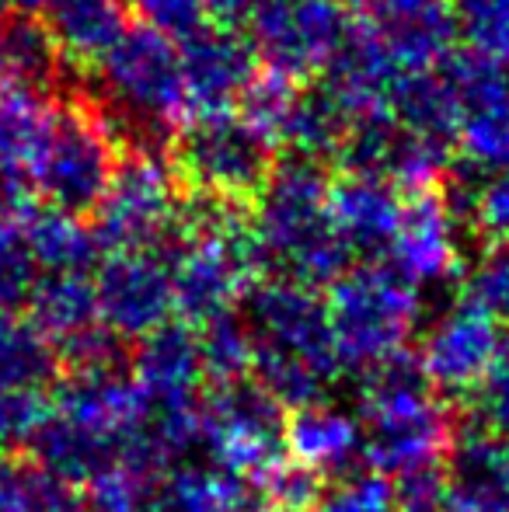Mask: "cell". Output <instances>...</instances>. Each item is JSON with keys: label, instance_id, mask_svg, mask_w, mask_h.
<instances>
[{"label": "cell", "instance_id": "36", "mask_svg": "<svg viewBox=\"0 0 509 512\" xmlns=\"http://www.w3.org/2000/svg\"><path fill=\"white\" fill-rule=\"evenodd\" d=\"M450 11L464 49L509 70V0H454Z\"/></svg>", "mask_w": 509, "mask_h": 512}, {"label": "cell", "instance_id": "21", "mask_svg": "<svg viewBox=\"0 0 509 512\" xmlns=\"http://www.w3.org/2000/svg\"><path fill=\"white\" fill-rule=\"evenodd\" d=\"M286 457L304 464L318 478L353 474L363 457V425L356 415L335 405H307L286 418Z\"/></svg>", "mask_w": 509, "mask_h": 512}, {"label": "cell", "instance_id": "43", "mask_svg": "<svg viewBox=\"0 0 509 512\" xmlns=\"http://www.w3.org/2000/svg\"><path fill=\"white\" fill-rule=\"evenodd\" d=\"M468 300L509 328V244H489L468 276Z\"/></svg>", "mask_w": 509, "mask_h": 512}, {"label": "cell", "instance_id": "15", "mask_svg": "<svg viewBox=\"0 0 509 512\" xmlns=\"http://www.w3.org/2000/svg\"><path fill=\"white\" fill-rule=\"evenodd\" d=\"M387 269L408 286H443L461 272V220L443 192H422L405 199V216L387 248Z\"/></svg>", "mask_w": 509, "mask_h": 512}, {"label": "cell", "instance_id": "49", "mask_svg": "<svg viewBox=\"0 0 509 512\" xmlns=\"http://www.w3.org/2000/svg\"><path fill=\"white\" fill-rule=\"evenodd\" d=\"M56 0H4V7H14L18 14H35V11H49Z\"/></svg>", "mask_w": 509, "mask_h": 512}, {"label": "cell", "instance_id": "16", "mask_svg": "<svg viewBox=\"0 0 509 512\" xmlns=\"http://www.w3.org/2000/svg\"><path fill=\"white\" fill-rule=\"evenodd\" d=\"M136 391L143 394L147 415H182L199 411L203 398V359H199V338L192 324H164L147 335L133 352Z\"/></svg>", "mask_w": 509, "mask_h": 512}, {"label": "cell", "instance_id": "24", "mask_svg": "<svg viewBox=\"0 0 509 512\" xmlns=\"http://www.w3.org/2000/svg\"><path fill=\"white\" fill-rule=\"evenodd\" d=\"M60 60L95 70L126 35V11L119 0H56L46 21Z\"/></svg>", "mask_w": 509, "mask_h": 512}, {"label": "cell", "instance_id": "42", "mask_svg": "<svg viewBox=\"0 0 509 512\" xmlns=\"http://www.w3.org/2000/svg\"><path fill=\"white\" fill-rule=\"evenodd\" d=\"M468 415L475 422V432L509 443V345L499 356V363L489 370V377L471 391Z\"/></svg>", "mask_w": 509, "mask_h": 512}, {"label": "cell", "instance_id": "7", "mask_svg": "<svg viewBox=\"0 0 509 512\" xmlns=\"http://www.w3.org/2000/svg\"><path fill=\"white\" fill-rule=\"evenodd\" d=\"M325 304L342 370L363 377L405 352L422 314L419 290L384 265L349 269L332 283Z\"/></svg>", "mask_w": 509, "mask_h": 512}, {"label": "cell", "instance_id": "8", "mask_svg": "<svg viewBox=\"0 0 509 512\" xmlns=\"http://www.w3.org/2000/svg\"><path fill=\"white\" fill-rule=\"evenodd\" d=\"M116 164V133L105 115L81 105H56L28 164V192L63 213H95Z\"/></svg>", "mask_w": 509, "mask_h": 512}, {"label": "cell", "instance_id": "17", "mask_svg": "<svg viewBox=\"0 0 509 512\" xmlns=\"http://www.w3.org/2000/svg\"><path fill=\"white\" fill-rule=\"evenodd\" d=\"M178 53H182L185 98H189L192 119L231 112L258 77L252 42L227 25H210L203 35L178 46Z\"/></svg>", "mask_w": 509, "mask_h": 512}, {"label": "cell", "instance_id": "10", "mask_svg": "<svg viewBox=\"0 0 509 512\" xmlns=\"http://www.w3.org/2000/svg\"><path fill=\"white\" fill-rule=\"evenodd\" d=\"M175 171L185 185L213 203H241L258 196L272 175V143L241 119V112L196 115L178 133Z\"/></svg>", "mask_w": 509, "mask_h": 512}, {"label": "cell", "instance_id": "12", "mask_svg": "<svg viewBox=\"0 0 509 512\" xmlns=\"http://www.w3.org/2000/svg\"><path fill=\"white\" fill-rule=\"evenodd\" d=\"M349 28L342 0H258L248 18V42L269 74L300 84L325 74Z\"/></svg>", "mask_w": 509, "mask_h": 512}, {"label": "cell", "instance_id": "34", "mask_svg": "<svg viewBox=\"0 0 509 512\" xmlns=\"http://www.w3.org/2000/svg\"><path fill=\"white\" fill-rule=\"evenodd\" d=\"M199 359H203V373L213 387L238 384L252 373V335H248L245 317L224 314L213 321L199 324Z\"/></svg>", "mask_w": 509, "mask_h": 512}, {"label": "cell", "instance_id": "23", "mask_svg": "<svg viewBox=\"0 0 509 512\" xmlns=\"http://www.w3.org/2000/svg\"><path fill=\"white\" fill-rule=\"evenodd\" d=\"M25 304L28 321L53 342L56 352L102 324L95 279L88 272H42Z\"/></svg>", "mask_w": 509, "mask_h": 512}, {"label": "cell", "instance_id": "28", "mask_svg": "<svg viewBox=\"0 0 509 512\" xmlns=\"http://www.w3.org/2000/svg\"><path fill=\"white\" fill-rule=\"evenodd\" d=\"M349 126H353L349 115L342 112L325 91L314 88V91H300L297 105H293V115L279 140L293 150V157L321 164V161H328V157L342 154Z\"/></svg>", "mask_w": 509, "mask_h": 512}, {"label": "cell", "instance_id": "19", "mask_svg": "<svg viewBox=\"0 0 509 512\" xmlns=\"http://www.w3.org/2000/svg\"><path fill=\"white\" fill-rule=\"evenodd\" d=\"M328 216L349 255H387L405 216V196L374 175H342L328 189Z\"/></svg>", "mask_w": 509, "mask_h": 512}, {"label": "cell", "instance_id": "48", "mask_svg": "<svg viewBox=\"0 0 509 512\" xmlns=\"http://www.w3.org/2000/svg\"><path fill=\"white\" fill-rule=\"evenodd\" d=\"M227 512H276V509H272L262 495H238V499H234V506Z\"/></svg>", "mask_w": 509, "mask_h": 512}, {"label": "cell", "instance_id": "29", "mask_svg": "<svg viewBox=\"0 0 509 512\" xmlns=\"http://www.w3.org/2000/svg\"><path fill=\"white\" fill-rule=\"evenodd\" d=\"M53 342L14 314H0V391H42L56 373Z\"/></svg>", "mask_w": 509, "mask_h": 512}, {"label": "cell", "instance_id": "50", "mask_svg": "<svg viewBox=\"0 0 509 512\" xmlns=\"http://www.w3.org/2000/svg\"><path fill=\"white\" fill-rule=\"evenodd\" d=\"M7 25H11V14H7L4 0H0V60H4V39H7Z\"/></svg>", "mask_w": 509, "mask_h": 512}, {"label": "cell", "instance_id": "44", "mask_svg": "<svg viewBox=\"0 0 509 512\" xmlns=\"http://www.w3.org/2000/svg\"><path fill=\"white\" fill-rule=\"evenodd\" d=\"M49 415L42 391H0V450L32 443Z\"/></svg>", "mask_w": 509, "mask_h": 512}, {"label": "cell", "instance_id": "14", "mask_svg": "<svg viewBox=\"0 0 509 512\" xmlns=\"http://www.w3.org/2000/svg\"><path fill=\"white\" fill-rule=\"evenodd\" d=\"M98 321L112 338H147L164 328L175 310L168 255L157 251H126L109 255L95 276Z\"/></svg>", "mask_w": 509, "mask_h": 512}, {"label": "cell", "instance_id": "1", "mask_svg": "<svg viewBox=\"0 0 509 512\" xmlns=\"http://www.w3.org/2000/svg\"><path fill=\"white\" fill-rule=\"evenodd\" d=\"M245 324L255 352V384L283 408L321 405L342 373L321 293L297 279L272 276L245 297Z\"/></svg>", "mask_w": 509, "mask_h": 512}, {"label": "cell", "instance_id": "35", "mask_svg": "<svg viewBox=\"0 0 509 512\" xmlns=\"http://www.w3.org/2000/svg\"><path fill=\"white\" fill-rule=\"evenodd\" d=\"M56 63H60V53H56L49 28L42 21H35L32 14L11 18L4 39V60H0V77L42 88L53 77Z\"/></svg>", "mask_w": 509, "mask_h": 512}, {"label": "cell", "instance_id": "46", "mask_svg": "<svg viewBox=\"0 0 509 512\" xmlns=\"http://www.w3.org/2000/svg\"><path fill=\"white\" fill-rule=\"evenodd\" d=\"M342 4H346L349 11L360 14V18H367V25L381 28V25H391V21L401 18V14L422 7L426 0H342Z\"/></svg>", "mask_w": 509, "mask_h": 512}, {"label": "cell", "instance_id": "40", "mask_svg": "<svg viewBox=\"0 0 509 512\" xmlns=\"http://www.w3.org/2000/svg\"><path fill=\"white\" fill-rule=\"evenodd\" d=\"M314 512H398L391 478L377 471H353L325 488Z\"/></svg>", "mask_w": 509, "mask_h": 512}, {"label": "cell", "instance_id": "32", "mask_svg": "<svg viewBox=\"0 0 509 512\" xmlns=\"http://www.w3.org/2000/svg\"><path fill=\"white\" fill-rule=\"evenodd\" d=\"M457 150L475 175L509 171V88L485 105L464 112Z\"/></svg>", "mask_w": 509, "mask_h": 512}, {"label": "cell", "instance_id": "31", "mask_svg": "<svg viewBox=\"0 0 509 512\" xmlns=\"http://www.w3.org/2000/svg\"><path fill=\"white\" fill-rule=\"evenodd\" d=\"M238 495V481L217 467H175L161 474L143 512H227Z\"/></svg>", "mask_w": 509, "mask_h": 512}, {"label": "cell", "instance_id": "38", "mask_svg": "<svg viewBox=\"0 0 509 512\" xmlns=\"http://www.w3.org/2000/svg\"><path fill=\"white\" fill-rule=\"evenodd\" d=\"M300 98V84L286 81V77L279 74H258L252 84H248L245 98H241V119L252 122L258 133L265 136L269 143H279V136H283L286 122H290L293 115V105H297Z\"/></svg>", "mask_w": 509, "mask_h": 512}, {"label": "cell", "instance_id": "6", "mask_svg": "<svg viewBox=\"0 0 509 512\" xmlns=\"http://www.w3.org/2000/svg\"><path fill=\"white\" fill-rule=\"evenodd\" d=\"M98 91L105 98V122L126 129L136 147L154 150L171 129L189 119L182 53L168 39L133 25L98 63Z\"/></svg>", "mask_w": 509, "mask_h": 512}, {"label": "cell", "instance_id": "18", "mask_svg": "<svg viewBox=\"0 0 509 512\" xmlns=\"http://www.w3.org/2000/svg\"><path fill=\"white\" fill-rule=\"evenodd\" d=\"M321 77V91L349 115V122H360L391 112V95L405 74L374 25H353Z\"/></svg>", "mask_w": 509, "mask_h": 512}, {"label": "cell", "instance_id": "13", "mask_svg": "<svg viewBox=\"0 0 509 512\" xmlns=\"http://www.w3.org/2000/svg\"><path fill=\"white\" fill-rule=\"evenodd\" d=\"M506 352L503 324L475 304L457 300L429 324L422 349L415 356L426 384L443 398H471L478 384Z\"/></svg>", "mask_w": 509, "mask_h": 512}, {"label": "cell", "instance_id": "5", "mask_svg": "<svg viewBox=\"0 0 509 512\" xmlns=\"http://www.w3.org/2000/svg\"><path fill=\"white\" fill-rule=\"evenodd\" d=\"M360 411L363 460L384 478L443 464L457 443L454 418L408 352L367 373Z\"/></svg>", "mask_w": 509, "mask_h": 512}, {"label": "cell", "instance_id": "45", "mask_svg": "<svg viewBox=\"0 0 509 512\" xmlns=\"http://www.w3.org/2000/svg\"><path fill=\"white\" fill-rule=\"evenodd\" d=\"M398 512H443L447 506V467H419L391 481Z\"/></svg>", "mask_w": 509, "mask_h": 512}, {"label": "cell", "instance_id": "27", "mask_svg": "<svg viewBox=\"0 0 509 512\" xmlns=\"http://www.w3.org/2000/svg\"><path fill=\"white\" fill-rule=\"evenodd\" d=\"M25 220V237L32 258L42 272H88L98 255V237L95 227L74 213L42 206L32 213H21Z\"/></svg>", "mask_w": 509, "mask_h": 512}, {"label": "cell", "instance_id": "2", "mask_svg": "<svg viewBox=\"0 0 509 512\" xmlns=\"http://www.w3.org/2000/svg\"><path fill=\"white\" fill-rule=\"evenodd\" d=\"M147 405L133 377L119 366L70 373L56 391L42 429L32 439V460L67 481H88L105 464L140 443Z\"/></svg>", "mask_w": 509, "mask_h": 512}, {"label": "cell", "instance_id": "4", "mask_svg": "<svg viewBox=\"0 0 509 512\" xmlns=\"http://www.w3.org/2000/svg\"><path fill=\"white\" fill-rule=\"evenodd\" d=\"M328 178L321 164L279 161L255 196L252 230L265 265H276L286 279L318 290L349 272V251L328 216Z\"/></svg>", "mask_w": 509, "mask_h": 512}, {"label": "cell", "instance_id": "9", "mask_svg": "<svg viewBox=\"0 0 509 512\" xmlns=\"http://www.w3.org/2000/svg\"><path fill=\"white\" fill-rule=\"evenodd\" d=\"M182 213V178L175 164L164 161L157 150L133 147L119 157L116 175L95 206L98 248H109L112 255L154 251L161 241L175 237Z\"/></svg>", "mask_w": 509, "mask_h": 512}, {"label": "cell", "instance_id": "37", "mask_svg": "<svg viewBox=\"0 0 509 512\" xmlns=\"http://www.w3.org/2000/svg\"><path fill=\"white\" fill-rule=\"evenodd\" d=\"M35 279L39 265L28 248L21 209L0 206V314H11V307L25 304Z\"/></svg>", "mask_w": 509, "mask_h": 512}, {"label": "cell", "instance_id": "26", "mask_svg": "<svg viewBox=\"0 0 509 512\" xmlns=\"http://www.w3.org/2000/svg\"><path fill=\"white\" fill-rule=\"evenodd\" d=\"M391 115L408 133L422 136L440 147H457L464 108L454 98L450 84L443 81L440 70L433 74H408L398 81L391 95Z\"/></svg>", "mask_w": 509, "mask_h": 512}, {"label": "cell", "instance_id": "30", "mask_svg": "<svg viewBox=\"0 0 509 512\" xmlns=\"http://www.w3.org/2000/svg\"><path fill=\"white\" fill-rule=\"evenodd\" d=\"M0 512H88L84 492L39 460H0Z\"/></svg>", "mask_w": 509, "mask_h": 512}, {"label": "cell", "instance_id": "11", "mask_svg": "<svg viewBox=\"0 0 509 512\" xmlns=\"http://www.w3.org/2000/svg\"><path fill=\"white\" fill-rule=\"evenodd\" d=\"M199 443L210 450L220 474L234 481L262 478L286 457V415L272 394L252 380L210 387L199 408Z\"/></svg>", "mask_w": 509, "mask_h": 512}, {"label": "cell", "instance_id": "47", "mask_svg": "<svg viewBox=\"0 0 509 512\" xmlns=\"http://www.w3.org/2000/svg\"><path fill=\"white\" fill-rule=\"evenodd\" d=\"M210 18L224 21V25H234V21H248L255 11L258 0H203Z\"/></svg>", "mask_w": 509, "mask_h": 512}, {"label": "cell", "instance_id": "3", "mask_svg": "<svg viewBox=\"0 0 509 512\" xmlns=\"http://www.w3.org/2000/svg\"><path fill=\"white\" fill-rule=\"evenodd\" d=\"M175 248L168 255L175 310L185 324H206L213 317L234 314V304L258 286L265 258L258 251L252 220L231 203L199 199L185 206L175 230Z\"/></svg>", "mask_w": 509, "mask_h": 512}, {"label": "cell", "instance_id": "39", "mask_svg": "<svg viewBox=\"0 0 509 512\" xmlns=\"http://www.w3.org/2000/svg\"><path fill=\"white\" fill-rule=\"evenodd\" d=\"M140 14V28L168 39L171 46H185L213 25L203 0H133Z\"/></svg>", "mask_w": 509, "mask_h": 512}, {"label": "cell", "instance_id": "22", "mask_svg": "<svg viewBox=\"0 0 509 512\" xmlns=\"http://www.w3.org/2000/svg\"><path fill=\"white\" fill-rule=\"evenodd\" d=\"M443 512H509V443L468 432L450 450Z\"/></svg>", "mask_w": 509, "mask_h": 512}, {"label": "cell", "instance_id": "25", "mask_svg": "<svg viewBox=\"0 0 509 512\" xmlns=\"http://www.w3.org/2000/svg\"><path fill=\"white\" fill-rule=\"evenodd\" d=\"M377 32L384 35L394 63L401 74H433L450 60L457 42L454 11L443 0H426L415 11L394 18L391 25H381Z\"/></svg>", "mask_w": 509, "mask_h": 512}, {"label": "cell", "instance_id": "33", "mask_svg": "<svg viewBox=\"0 0 509 512\" xmlns=\"http://www.w3.org/2000/svg\"><path fill=\"white\" fill-rule=\"evenodd\" d=\"M461 199H443L454 209V216L468 227H475L489 244H509V171H492V175H475L471 171L464 182H457Z\"/></svg>", "mask_w": 509, "mask_h": 512}, {"label": "cell", "instance_id": "20", "mask_svg": "<svg viewBox=\"0 0 509 512\" xmlns=\"http://www.w3.org/2000/svg\"><path fill=\"white\" fill-rule=\"evenodd\" d=\"M56 105L42 88L0 77V196L4 206L21 209L28 196V164L49 126Z\"/></svg>", "mask_w": 509, "mask_h": 512}, {"label": "cell", "instance_id": "41", "mask_svg": "<svg viewBox=\"0 0 509 512\" xmlns=\"http://www.w3.org/2000/svg\"><path fill=\"white\" fill-rule=\"evenodd\" d=\"M321 492H325V478L290 457H283L262 478V499L276 512H314Z\"/></svg>", "mask_w": 509, "mask_h": 512}]
</instances>
